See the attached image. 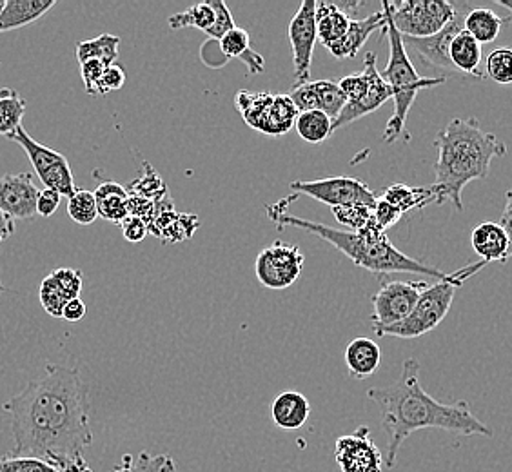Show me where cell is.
I'll return each instance as SVG.
<instances>
[{"instance_id": "cell-48", "label": "cell", "mask_w": 512, "mask_h": 472, "mask_svg": "<svg viewBox=\"0 0 512 472\" xmlns=\"http://www.w3.org/2000/svg\"><path fill=\"white\" fill-rule=\"evenodd\" d=\"M503 229L511 238V256H512V187L505 193V209H503L502 220H500Z\"/></svg>"}, {"instance_id": "cell-47", "label": "cell", "mask_w": 512, "mask_h": 472, "mask_svg": "<svg viewBox=\"0 0 512 472\" xmlns=\"http://www.w3.org/2000/svg\"><path fill=\"white\" fill-rule=\"evenodd\" d=\"M84 316H86V304L82 298H73L62 311V320L73 322V324L80 322Z\"/></svg>"}, {"instance_id": "cell-30", "label": "cell", "mask_w": 512, "mask_h": 472, "mask_svg": "<svg viewBox=\"0 0 512 472\" xmlns=\"http://www.w3.org/2000/svg\"><path fill=\"white\" fill-rule=\"evenodd\" d=\"M511 20L512 17H500L493 10L476 8V10L467 13L465 22H463V30L478 40L480 44H491V42L498 39L503 26L509 24Z\"/></svg>"}, {"instance_id": "cell-31", "label": "cell", "mask_w": 512, "mask_h": 472, "mask_svg": "<svg viewBox=\"0 0 512 472\" xmlns=\"http://www.w3.org/2000/svg\"><path fill=\"white\" fill-rule=\"evenodd\" d=\"M296 133L307 144H322L335 133V120L322 111H304L298 113L295 122Z\"/></svg>"}, {"instance_id": "cell-16", "label": "cell", "mask_w": 512, "mask_h": 472, "mask_svg": "<svg viewBox=\"0 0 512 472\" xmlns=\"http://www.w3.org/2000/svg\"><path fill=\"white\" fill-rule=\"evenodd\" d=\"M39 187L31 173L0 177V209L13 220H33L37 217Z\"/></svg>"}, {"instance_id": "cell-41", "label": "cell", "mask_w": 512, "mask_h": 472, "mask_svg": "<svg viewBox=\"0 0 512 472\" xmlns=\"http://www.w3.org/2000/svg\"><path fill=\"white\" fill-rule=\"evenodd\" d=\"M211 4H213V10H215L217 19H215L213 28L207 31L206 35H209V39L220 40L226 35L227 31H231L235 28V19H233L231 10H229V6H227L226 2L213 0Z\"/></svg>"}, {"instance_id": "cell-37", "label": "cell", "mask_w": 512, "mask_h": 472, "mask_svg": "<svg viewBox=\"0 0 512 472\" xmlns=\"http://www.w3.org/2000/svg\"><path fill=\"white\" fill-rule=\"evenodd\" d=\"M0 472H64L57 465L30 458V456H17V454H4L0 456Z\"/></svg>"}, {"instance_id": "cell-19", "label": "cell", "mask_w": 512, "mask_h": 472, "mask_svg": "<svg viewBox=\"0 0 512 472\" xmlns=\"http://www.w3.org/2000/svg\"><path fill=\"white\" fill-rule=\"evenodd\" d=\"M82 271L60 267L46 276L40 284L39 298L44 311L53 318H62V311L73 298H80Z\"/></svg>"}, {"instance_id": "cell-50", "label": "cell", "mask_w": 512, "mask_h": 472, "mask_svg": "<svg viewBox=\"0 0 512 472\" xmlns=\"http://www.w3.org/2000/svg\"><path fill=\"white\" fill-rule=\"evenodd\" d=\"M64 472H93L91 469H89L88 463H86V460L84 458H80V460H77L75 463H71V465H68V467H64L62 469Z\"/></svg>"}, {"instance_id": "cell-17", "label": "cell", "mask_w": 512, "mask_h": 472, "mask_svg": "<svg viewBox=\"0 0 512 472\" xmlns=\"http://www.w3.org/2000/svg\"><path fill=\"white\" fill-rule=\"evenodd\" d=\"M298 113L304 111H322L325 115L336 120L347 106V99L335 80H315L295 86L289 93Z\"/></svg>"}, {"instance_id": "cell-43", "label": "cell", "mask_w": 512, "mask_h": 472, "mask_svg": "<svg viewBox=\"0 0 512 472\" xmlns=\"http://www.w3.org/2000/svg\"><path fill=\"white\" fill-rule=\"evenodd\" d=\"M404 217L402 211H398L396 207L391 206L387 200L382 197L376 198L375 209H373V218H375L376 226L387 231L389 227L400 222V218Z\"/></svg>"}, {"instance_id": "cell-23", "label": "cell", "mask_w": 512, "mask_h": 472, "mask_svg": "<svg viewBox=\"0 0 512 472\" xmlns=\"http://www.w3.org/2000/svg\"><path fill=\"white\" fill-rule=\"evenodd\" d=\"M344 356L351 378L365 380L371 374H375L376 369L380 367L382 351H380V345L371 338H355L345 347Z\"/></svg>"}, {"instance_id": "cell-40", "label": "cell", "mask_w": 512, "mask_h": 472, "mask_svg": "<svg viewBox=\"0 0 512 472\" xmlns=\"http://www.w3.org/2000/svg\"><path fill=\"white\" fill-rule=\"evenodd\" d=\"M338 86L342 89L347 104H355V102L364 99L365 95L369 93V75H367V71L347 75L338 82Z\"/></svg>"}, {"instance_id": "cell-7", "label": "cell", "mask_w": 512, "mask_h": 472, "mask_svg": "<svg viewBox=\"0 0 512 472\" xmlns=\"http://www.w3.org/2000/svg\"><path fill=\"white\" fill-rule=\"evenodd\" d=\"M235 104L247 126L264 135L282 137L295 128L298 109L289 95L238 91Z\"/></svg>"}, {"instance_id": "cell-52", "label": "cell", "mask_w": 512, "mask_h": 472, "mask_svg": "<svg viewBox=\"0 0 512 472\" xmlns=\"http://www.w3.org/2000/svg\"><path fill=\"white\" fill-rule=\"evenodd\" d=\"M4 4H6V0H0V11L4 10Z\"/></svg>"}, {"instance_id": "cell-36", "label": "cell", "mask_w": 512, "mask_h": 472, "mask_svg": "<svg viewBox=\"0 0 512 472\" xmlns=\"http://www.w3.org/2000/svg\"><path fill=\"white\" fill-rule=\"evenodd\" d=\"M485 73L496 84L511 86L512 84V50L500 48L489 53L485 59Z\"/></svg>"}, {"instance_id": "cell-12", "label": "cell", "mask_w": 512, "mask_h": 472, "mask_svg": "<svg viewBox=\"0 0 512 472\" xmlns=\"http://www.w3.org/2000/svg\"><path fill=\"white\" fill-rule=\"evenodd\" d=\"M425 282H407V280H394L387 282L376 291L371 304H373V329L375 333L385 327L398 324L413 313L414 305L418 304L420 295L427 289Z\"/></svg>"}, {"instance_id": "cell-9", "label": "cell", "mask_w": 512, "mask_h": 472, "mask_svg": "<svg viewBox=\"0 0 512 472\" xmlns=\"http://www.w3.org/2000/svg\"><path fill=\"white\" fill-rule=\"evenodd\" d=\"M8 138L26 151L31 166L35 169L37 177L40 178V182L44 184L46 189H53V191H57L62 197L66 198L71 197L79 189L75 184L68 158L64 157L62 153L40 144L37 140H33L24 126H20Z\"/></svg>"}, {"instance_id": "cell-4", "label": "cell", "mask_w": 512, "mask_h": 472, "mask_svg": "<svg viewBox=\"0 0 512 472\" xmlns=\"http://www.w3.org/2000/svg\"><path fill=\"white\" fill-rule=\"evenodd\" d=\"M438 160L434 162L433 187L438 204L447 200L463 211V189L473 180H485L491 171L493 158L505 157L507 146L500 138L480 128L474 117L451 120L434 140Z\"/></svg>"}, {"instance_id": "cell-49", "label": "cell", "mask_w": 512, "mask_h": 472, "mask_svg": "<svg viewBox=\"0 0 512 472\" xmlns=\"http://www.w3.org/2000/svg\"><path fill=\"white\" fill-rule=\"evenodd\" d=\"M15 233V220L0 209V244H4Z\"/></svg>"}, {"instance_id": "cell-33", "label": "cell", "mask_w": 512, "mask_h": 472, "mask_svg": "<svg viewBox=\"0 0 512 472\" xmlns=\"http://www.w3.org/2000/svg\"><path fill=\"white\" fill-rule=\"evenodd\" d=\"M26 100L17 89L0 88V137H10L22 126Z\"/></svg>"}, {"instance_id": "cell-42", "label": "cell", "mask_w": 512, "mask_h": 472, "mask_svg": "<svg viewBox=\"0 0 512 472\" xmlns=\"http://www.w3.org/2000/svg\"><path fill=\"white\" fill-rule=\"evenodd\" d=\"M106 64L100 60H88L84 64H80V77L84 80V88L88 95L97 97L99 95V84L104 71H106Z\"/></svg>"}, {"instance_id": "cell-54", "label": "cell", "mask_w": 512, "mask_h": 472, "mask_svg": "<svg viewBox=\"0 0 512 472\" xmlns=\"http://www.w3.org/2000/svg\"><path fill=\"white\" fill-rule=\"evenodd\" d=\"M0 66H2V64H0Z\"/></svg>"}, {"instance_id": "cell-53", "label": "cell", "mask_w": 512, "mask_h": 472, "mask_svg": "<svg viewBox=\"0 0 512 472\" xmlns=\"http://www.w3.org/2000/svg\"><path fill=\"white\" fill-rule=\"evenodd\" d=\"M0 296H2V284H0Z\"/></svg>"}, {"instance_id": "cell-32", "label": "cell", "mask_w": 512, "mask_h": 472, "mask_svg": "<svg viewBox=\"0 0 512 472\" xmlns=\"http://www.w3.org/2000/svg\"><path fill=\"white\" fill-rule=\"evenodd\" d=\"M120 39L117 35L104 33L97 39L82 40L77 44V59L80 64L88 62V60H100L106 66L115 64V60L119 59Z\"/></svg>"}, {"instance_id": "cell-26", "label": "cell", "mask_w": 512, "mask_h": 472, "mask_svg": "<svg viewBox=\"0 0 512 472\" xmlns=\"http://www.w3.org/2000/svg\"><path fill=\"white\" fill-rule=\"evenodd\" d=\"M99 218L122 224L129 217V191L117 182H102L95 191Z\"/></svg>"}, {"instance_id": "cell-34", "label": "cell", "mask_w": 512, "mask_h": 472, "mask_svg": "<svg viewBox=\"0 0 512 472\" xmlns=\"http://www.w3.org/2000/svg\"><path fill=\"white\" fill-rule=\"evenodd\" d=\"M215 10L211 2H200L191 6L189 10L182 11V13H175L168 19L169 28L173 31L184 30V28H197V30L207 31L213 28L215 24Z\"/></svg>"}, {"instance_id": "cell-39", "label": "cell", "mask_w": 512, "mask_h": 472, "mask_svg": "<svg viewBox=\"0 0 512 472\" xmlns=\"http://www.w3.org/2000/svg\"><path fill=\"white\" fill-rule=\"evenodd\" d=\"M131 456H124V465L117 472H175L173 460L168 456H157V458H149L144 453L138 458V467H131Z\"/></svg>"}, {"instance_id": "cell-27", "label": "cell", "mask_w": 512, "mask_h": 472, "mask_svg": "<svg viewBox=\"0 0 512 472\" xmlns=\"http://www.w3.org/2000/svg\"><path fill=\"white\" fill-rule=\"evenodd\" d=\"M482 57V44L465 30L460 31L449 46V60L453 68L463 75H476L478 79H483L478 73Z\"/></svg>"}, {"instance_id": "cell-10", "label": "cell", "mask_w": 512, "mask_h": 472, "mask_svg": "<svg viewBox=\"0 0 512 472\" xmlns=\"http://www.w3.org/2000/svg\"><path fill=\"white\" fill-rule=\"evenodd\" d=\"M296 195L315 198L325 206L335 207L369 206L375 207L378 195L362 180L351 177L320 178L309 182H291Z\"/></svg>"}, {"instance_id": "cell-11", "label": "cell", "mask_w": 512, "mask_h": 472, "mask_svg": "<svg viewBox=\"0 0 512 472\" xmlns=\"http://www.w3.org/2000/svg\"><path fill=\"white\" fill-rule=\"evenodd\" d=\"M304 255L298 247L276 240L256 256L255 273L258 282L271 291L293 286L304 271Z\"/></svg>"}, {"instance_id": "cell-6", "label": "cell", "mask_w": 512, "mask_h": 472, "mask_svg": "<svg viewBox=\"0 0 512 472\" xmlns=\"http://www.w3.org/2000/svg\"><path fill=\"white\" fill-rule=\"evenodd\" d=\"M487 266L485 262L480 264H471L463 267L460 271H454L449 278L438 280L433 286L427 287L424 293L420 295L418 304L414 305L413 313L407 316L402 322L385 327L378 331V336H396V338H418V336L427 335L438 325L442 324L445 316L449 313L453 305L454 295L458 287L463 286L465 280L471 276L480 273L483 267Z\"/></svg>"}, {"instance_id": "cell-45", "label": "cell", "mask_w": 512, "mask_h": 472, "mask_svg": "<svg viewBox=\"0 0 512 472\" xmlns=\"http://www.w3.org/2000/svg\"><path fill=\"white\" fill-rule=\"evenodd\" d=\"M120 227H122V235L131 244H138L149 235L148 222L140 217H133V215H129L126 220H122Z\"/></svg>"}, {"instance_id": "cell-29", "label": "cell", "mask_w": 512, "mask_h": 472, "mask_svg": "<svg viewBox=\"0 0 512 472\" xmlns=\"http://www.w3.org/2000/svg\"><path fill=\"white\" fill-rule=\"evenodd\" d=\"M380 197L387 200L391 206L396 207L398 211L407 213L413 209H422L429 204H438V193L433 186L431 187H409L405 184H394L391 187H385L384 193Z\"/></svg>"}, {"instance_id": "cell-22", "label": "cell", "mask_w": 512, "mask_h": 472, "mask_svg": "<svg viewBox=\"0 0 512 472\" xmlns=\"http://www.w3.org/2000/svg\"><path fill=\"white\" fill-rule=\"evenodd\" d=\"M311 414V404L298 391H282L271 404V420L284 431H296L304 427Z\"/></svg>"}, {"instance_id": "cell-38", "label": "cell", "mask_w": 512, "mask_h": 472, "mask_svg": "<svg viewBox=\"0 0 512 472\" xmlns=\"http://www.w3.org/2000/svg\"><path fill=\"white\" fill-rule=\"evenodd\" d=\"M373 209H375V207H335V209H333V215H335L336 220H338L342 226L347 227L345 231L356 233V231L364 229V227L371 222V218H373Z\"/></svg>"}, {"instance_id": "cell-1", "label": "cell", "mask_w": 512, "mask_h": 472, "mask_svg": "<svg viewBox=\"0 0 512 472\" xmlns=\"http://www.w3.org/2000/svg\"><path fill=\"white\" fill-rule=\"evenodd\" d=\"M2 409L10 414L17 456L40 458L64 469L84 458L93 443L88 385L77 367L46 365L44 374Z\"/></svg>"}, {"instance_id": "cell-28", "label": "cell", "mask_w": 512, "mask_h": 472, "mask_svg": "<svg viewBox=\"0 0 512 472\" xmlns=\"http://www.w3.org/2000/svg\"><path fill=\"white\" fill-rule=\"evenodd\" d=\"M349 22L351 19L336 6L335 2L316 4V33H318V40L324 44L325 50L344 37L345 31L349 28Z\"/></svg>"}, {"instance_id": "cell-5", "label": "cell", "mask_w": 512, "mask_h": 472, "mask_svg": "<svg viewBox=\"0 0 512 472\" xmlns=\"http://www.w3.org/2000/svg\"><path fill=\"white\" fill-rule=\"evenodd\" d=\"M382 11L385 15L384 33L389 40V62H387V68L382 77L393 91L394 102L393 117L389 118V122L385 126L384 142L393 144L404 135L407 117L413 108L416 95L422 89L436 88V86L444 84L447 79L445 77H436V79L420 77L416 73L413 60L405 48L404 37L400 35V31L396 30V26L393 24L387 2L382 4Z\"/></svg>"}, {"instance_id": "cell-24", "label": "cell", "mask_w": 512, "mask_h": 472, "mask_svg": "<svg viewBox=\"0 0 512 472\" xmlns=\"http://www.w3.org/2000/svg\"><path fill=\"white\" fill-rule=\"evenodd\" d=\"M55 6V0H6L0 11V33L24 28L44 17Z\"/></svg>"}, {"instance_id": "cell-15", "label": "cell", "mask_w": 512, "mask_h": 472, "mask_svg": "<svg viewBox=\"0 0 512 472\" xmlns=\"http://www.w3.org/2000/svg\"><path fill=\"white\" fill-rule=\"evenodd\" d=\"M473 10L467 2H454V19L445 26L444 30L427 39H407L404 37L405 48L413 50L425 64L434 68L454 71L453 64L449 60V46L454 37L463 31V22L467 13Z\"/></svg>"}, {"instance_id": "cell-3", "label": "cell", "mask_w": 512, "mask_h": 472, "mask_svg": "<svg viewBox=\"0 0 512 472\" xmlns=\"http://www.w3.org/2000/svg\"><path fill=\"white\" fill-rule=\"evenodd\" d=\"M295 198L296 195H293V197L282 198L276 204H266L267 218L275 222L278 229H284V227L304 229L309 235L322 238L340 253H344L356 266L364 267L375 275L411 273V275L433 276L436 280H445L451 276V273H444L436 267L427 266L424 262L396 249L393 242L389 240V236L385 235L384 229L376 226L375 218H371V222L356 233L345 231V229H333V227L291 215L287 211V206Z\"/></svg>"}, {"instance_id": "cell-14", "label": "cell", "mask_w": 512, "mask_h": 472, "mask_svg": "<svg viewBox=\"0 0 512 472\" xmlns=\"http://www.w3.org/2000/svg\"><path fill=\"white\" fill-rule=\"evenodd\" d=\"M335 460L342 472H384V456L369 427L340 436L335 443Z\"/></svg>"}, {"instance_id": "cell-20", "label": "cell", "mask_w": 512, "mask_h": 472, "mask_svg": "<svg viewBox=\"0 0 512 472\" xmlns=\"http://www.w3.org/2000/svg\"><path fill=\"white\" fill-rule=\"evenodd\" d=\"M471 244L474 253L480 256L485 264H505L511 258V238L502 224L483 222L480 226L474 227Z\"/></svg>"}, {"instance_id": "cell-44", "label": "cell", "mask_w": 512, "mask_h": 472, "mask_svg": "<svg viewBox=\"0 0 512 472\" xmlns=\"http://www.w3.org/2000/svg\"><path fill=\"white\" fill-rule=\"evenodd\" d=\"M126 79H128L126 69L119 66L117 62L111 64V66L106 68L102 79H100L99 97L100 95H106L109 91H119V89L126 84Z\"/></svg>"}, {"instance_id": "cell-25", "label": "cell", "mask_w": 512, "mask_h": 472, "mask_svg": "<svg viewBox=\"0 0 512 472\" xmlns=\"http://www.w3.org/2000/svg\"><path fill=\"white\" fill-rule=\"evenodd\" d=\"M218 44H220L222 55L227 60H242L251 75L262 73L266 68L264 57L260 53L251 50V39H249V33L244 28L235 26L233 30L227 31L226 35L218 40Z\"/></svg>"}, {"instance_id": "cell-2", "label": "cell", "mask_w": 512, "mask_h": 472, "mask_svg": "<svg viewBox=\"0 0 512 472\" xmlns=\"http://www.w3.org/2000/svg\"><path fill=\"white\" fill-rule=\"evenodd\" d=\"M382 414L387 443V469H393L405 440L424 429H442L463 436L493 438V429L474 416L467 402L442 404L420 384V364L407 358L400 378L389 387L367 391Z\"/></svg>"}, {"instance_id": "cell-46", "label": "cell", "mask_w": 512, "mask_h": 472, "mask_svg": "<svg viewBox=\"0 0 512 472\" xmlns=\"http://www.w3.org/2000/svg\"><path fill=\"white\" fill-rule=\"evenodd\" d=\"M62 195L53 189H42L37 200V217L50 218L57 213Z\"/></svg>"}, {"instance_id": "cell-21", "label": "cell", "mask_w": 512, "mask_h": 472, "mask_svg": "<svg viewBox=\"0 0 512 472\" xmlns=\"http://www.w3.org/2000/svg\"><path fill=\"white\" fill-rule=\"evenodd\" d=\"M385 28L384 11H376L365 19H356L349 22V28L345 31L344 37L329 46L327 51L338 60L355 59L358 51L364 48L365 42L375 31Z\"/></svg>"}, {"instance_id": "cell-8", "label": "cell", "mask_w": 512, "mask_h": 472, "mask_svg": "<svg viewBox=\"0 0 512 472\" xmlns=\"http://www.w3.org/2000/svg\"><path fill=\"white\" fill-rule=\"evenodd\" d=\"M389 13L402 37L427 39L444 30L454 19V2L445 0H404L387 2Z\"/></svg>"}, {"instance_id": "cell-13", "label": "cell", "mask_w": 512, "mask_h": 472, "mask_svg": "<svg viewBox=\"0 0 512 472\" xmlns=\"http://www.w3.org/2000/svg\"><path fill=\"white\" fill-rule=\"evenodd\" d=\"M316 0H302L298 6L295 17L289 24V42L293 50V64H295V86L306 84L311 77V64L313 53L318 40L316 33Z\"/></svg>"}, {"instance_id": "cell-51", "label": "cell", "mask_w": 512, "mask_h": 472, "mask_svg": "<svg viewBox=\"0 0 512 472\" xmlns=\"http://www.w3.org/2000/svg\"><path fill=\"white\" fill-rule=\"evenodd\" d=\"M498 4H500V6H503L505 10L511 11L512 17V0H498Z\"/></svg>"}, {"instance_id": "cell-35", "label": "cell", "mask_w": 512, "mask_h": 472, "mask_svg": "<svg viewBox=\"0 0 512 472\" xmlns=\"http://www.w3.org/2000/svg\"><path fill=\"white\" fill-rule=\"evenodd\" d=\"M68 215L75 224L80 226H91L99 218L97 209V198L93 191L88 189H77L68 198Z\"/></svg>"}, {"instance_id": "cell-18", "label": "cell", "mask_w": 512, "mask_h": 472, "mask_svg": "<svg viewBox=\"0 0 512 472\" xmlns=\"http://www.w3.org/2000/svg\"><path fill=\"white\" fill-rule=\"evenodd\" d=\"M364 71L369 75V93L360 102L347 104L342 109V113L335 120V131L353 124L369 113H375L376 109L382 108L387 100H393V91L376 68V53L373 51L365 55Z\"/></svg>"}]
</instances>
